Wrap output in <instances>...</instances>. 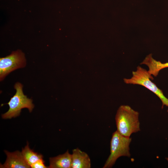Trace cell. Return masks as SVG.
Wrapping results in <instances>:
<instances>
[{"mask_svg": "<svg viewBox=\"0 0 168 168\" xmlns=\"http://www.w3.org/2000/svg\"><path fill=\"white\" fill-rule=\"evenodd\" d=\"M139 113L128 105L118 109L115 117L117 131L121 135L130 137L133 133L140 130Z\"/></svg>", "mask_w": 168, "mask_h": 168, "instance_id": "1", "label": "cell"}, {"mask_svg": "<svg viewBox=\"0 0 168 168\" xmlns=\"http://www.w3.org/2000/svg\"><path fill=\"white\" fill-rule=\"evenodd\" d=\"M132 139L124 136L116 130L113 133L110 142V154L103 168L111 167L120 157L130 156L129 145Z\"/></svg>", "mask_w": 168, "mask_h": 168, "instance_id": "2", "label": "cell"}, {"mask_svg": "<svg viewBox=\"0 0 168 168\" xmlns=\"http://www.w3.org/2000/svg\"><path fill=\"white\" fill-rule=\"evenodd\" d=\"M132 77L130 78L124 79L127 84L141 85L148 89L156 95L162 102V108L164 105L168 107V99L164 95L161 90L152 81L154 78L145 69L138 66L137 70L132 72Z\"/></svg>", "mask_w": 168, "mask_h": 168, "instance_id": "3", "label": "cell"}, {"mask_svg": "<svg viewBox=\"0 0 168 168\" xmlns=\"http://www.w3.org/2000/svg\"><path fill=\"white\" fill-rule=\"evenodd\" d=\"M23 85L19 82H16L14 88L16 90L15 94L10 99L7 104L9 106L7 111L2 115L3 119H11L19 116L21 109L27 108L29 112H32L34 105L32 100L25 95L22 90Z\"/></svg>", "mask_w": 168, "mask_h": 168, "instance_id": "4", "label": "cell"}, {"mask_svg": "<svg viewBox=\"0 0 168 168\" xmlns=\"http://www.w3.org/2000/svg\"><path fill=\"white\" fill-rule=\"evenodd\" d=\"M26 59L24 54L20 50L13 51L9 55L0 58V80H3L10 73L25 67Z\"/></svg>", "mask_w": 168, "mask_h": 168, "instance_id": "5", "label": "cell"}, {"mask_svg": "<svg viewBox=\"0 0 168 168\" xmlns=\"http://www.w3.org/2000/svg\"><path fill=\"white\" fill-rule=\"evenodd\" d=\"M7 158L3 164H0V168H29V165L24 160L21 152L17 151L11 152L4 151Z\"/></svg>", "mask_w": 168, "mask_h": 168, "instance_id": "6", "label": "cell"}, {"mask_svg": "<svg viewBox=\"0 0 168 168\" xmlns=\"http://www.w3.org/2000/svg\"><path fill=\"white\" fill-rule=\"evenodd\" d=\"M91 162L88 155L78 148L72 150V168H90Z\"/></svg>", "mask_w": 168, "mask_h": 168, "instance_id": "7", "label": "cell"}, {"mask_svg": "<svg viewBox=\"0 0 168 168\" xmlns=\"http://www.w3.org/2000/svg\"><path fill=\"white\" fill-rule=\"evenodd\" d=\"M49 168H72V154L68 150L64 154L49 158Z\"/></svg>", "mask_w": 168, "mask_h": 168, "instance_id": "8", "label": "cell"}, {"mask_svg": "<svg viewBox=\"0 0 168 168\" xmlns=\"http://www.w3.org/2000/svg\"><path fill=\"white\" fill-rule=\"evenodd\" d=\"M140 64L147 65L148 68V73L155 77L158 75L161 70L168 68V62L162 63L157 61L152 58L151 54L147 56Z\"/></svg>", "mask_w": 168, "mask_h": 168, "instance_id": "9", "label": "cell"}, {"mask_svg": "<svg viewBox=\"0 0 168 168\" xmlns=\"http://www.w3.org/2000/svg\"><path fill=\"white\" fill-rule=\"evenodd\" d=\"M21 152L25 161L30 166L38 160L43 158L41 154L35 152L30 149L28 142L26 146L22 149Z\"/></svg>", "mask_w": 168, "mask_h": 168, "instance_id": "10", "label": "cell"}, {"mask_svg": "<svg viewBox=\"0 0 168 168\" xmlns=\"http://www.w3.org/2000/svg\"><path fill=\"white\" fill-rule=\"evenodd\" d=\"M44 161L42 159H40L31 164L30 166L32 168H47L45 165Z\"/></svg>", "mask_w": 168, "mask_h": 168, "instance_id": "11", "label": "cell"}, {"mask_svg": "<svg viewBox=\"0 0 168 168\" xmlns=\"http://www.w3.org/2000/svg\"><path fill=\"white\" fill-rule=\"evenodd\" d=\"M166 159L168 161V157L166 158Z\"/></svg>", "mask_w": 168, "mask_h": 168, "instance_id": "12", "label": "cell"}, {"mask_svg": "<svg viewBox=\"0 0 168 168\" xmlns=\"http://www.w3.org/2000/svg\"><path fill=\"white\" fill-rule=\"evenodd\" d=\"M167 112H168V110H167Z\"/></svg>", "mask_w": 168, "mask_h": 168, "instance_id": "13", "label": "cell"}]
</instances>
